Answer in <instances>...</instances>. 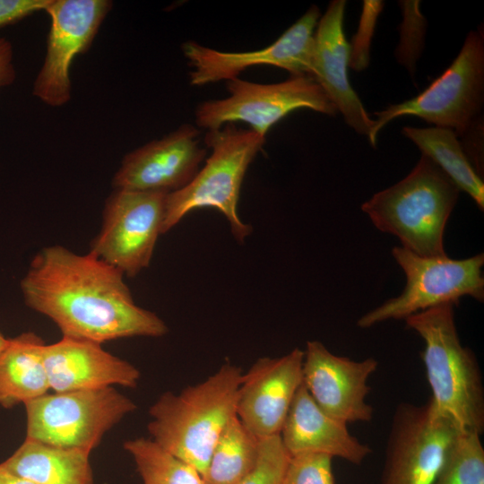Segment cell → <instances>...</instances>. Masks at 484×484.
Instances as JSON below:
<instances>
[{
  "mask_svg": "<svg viewBox=\"0 0 484 484\" xmlns=\"http://www.w3.org/2000/svg\"><path fill=\"white\" fill-rule=\"evenodd\" d=\"M0 484H36V483L8 471L0 463Z\"/></svg>",
  "mask_w": 484,
  "mask_h": 484,
  "instance_id": "32",
  "label": "cell"
},
{
  "mask_svg": "<svg viewBox=\"0 0 484 484\" xmlns=\"http://www.w3.org/2000/svg\"><path fill=\"white\" fill-rule=\"evenodd\" d=\"M319 9L312 5L304 15L272 44L247 52H223L194 41L183 44L184 56L193 71L190 83L202 86L229 81L251 66L273 65L287 70L291 76L309 75L310 56Z\"/></svg>",
  "mask_w": 484,
  "mask_h": 484,
  "instance_id": "13",
  "label": "cell"
},
{
  "mask_svg": "<svg viewBox=\"0 0 484 484\" xmlns=\"http://www.w3.org/2000/svg\"><path fill=\"white\" fill-rule=\"evenodd\" d=\"M460 190L428 156L402 180L361 205L375 227L420 256L447 255L444 235Z\"/></svg>",
  "mask_w": 484,
  "mask_h": 484,
  "instance_id": "4",
  "label": "cell"
},
{
  "mask_svg": "<svg viewBox=\"0 0 484 484\" xmlns=\"http://www.w3.org/2000/svg\"><path fill=\"white\" fill-rule=\"evenodd\" d=\"M8 339L5 338L1 333H0V352L3 350V349L7 344Z\"/></svg>",
  "mask_w": 484,
  "mask_h": 484,
  "instance_id": "33",
  "label": "cell"
},
{
  "mask_svg": "<svg viewBox=\"0 0 484 484\" xmlns=\"http://www.w3.org/2000/svg\"><path fill=\"white\" fill-rule=\"evenodd\" d=\"M13 58L12 43L5 38H0V88L11 85L16 78Z\"/></svg>",
  "mask_w": 484,
  "mask_h": 484,
  "instance_id": "31",
  "label": "cell"
},
{
  "mask_svg": "<svg viewBox=\"0 0 484 484\" xmlns=\"http://www.w3.org/2000/svg\"><path fill=\"white\" fill-rule=\"evenodd\" d=\"M480 434L457 429L432 484H484Z\"/></svg>",
  "mask_w": 484,
  "mask_h": 484,
  "instance_id": "25",
  "label": "cell"
},
{
  "mask_svg": "<svg viewBox=\"0 0 484 484\" xmlns=\"http://www.w3.org/2000/svg\"><path fill=\"white\" fill-rule=\"evenodd\" d=\"M290 457L280 435L260 438L257 462L238 484H281Z\"/></svg>",
  "mask_w": 484,
  "mask_h": 484,
  "instance_id": "26",
  "label": "cell"
},
{
  "mask_svg": "<svg viewBox=\"0 0 484 484\" xmlns=\"http://www.w3.org/2000/svg\"><path fill=\"white\" fill-rule=\"evenodd\" d=\"M124 276L90 252L52 246L35 255L21 290L25 304L51 319L65 337L102 344L165 335L167 324L134 303Z\"/></svg>",
  "mask_w": 484,
  "mask_h": 484,
  "instance_id": "1",
  "label": "cell"
},
{
  "mask_svg": "<svg viewBox=\"0 0 484 484\" xmlns=\"http://www.w3.org/2000/svg\"><path fill=\"white\" fill-rule=\"evenodd\" d=\"M198 130L183 125L125 156L113 177L116 189L172 193L186 186L206 156Z\"/></svg>",
  "mask_w": 484,
  "mask_h": 484,
  "instance_id": "16",
  "label": "cell"
},
{
  "mask_svg": "<svg viewBox=\"0 0 484 484\" xmlns=\"http://www.w3.org/2000/svg\"><path fill=\"white\" fill-rule=\"evenodd\" d=\"M457 429L428 402L400 403L393 415L380 484H432Z\"/></svg>",
  "mask_w": 484,
  "mask_h": 484,
  "instance_id": "11",
  "label": "cell"
},
{
  "mask_svg": "<svg viewBox=\"0 0 484 484\" xmlns=\"http://www.w3.org/2000/svg\"><path fill=\"white\" fill-rule=\"evenodd\" d=\"M242 376L238 366L226 362L178 393H162L149 410L151 439L202 475L218 438L236 416Z\"/></svg>",
  "mask_w": 484,
  "mask_h": 484,
  "instance_id": "2",
  "label": "cell"
},
{
  "mask_svg": "<svg viewBox=\"0 0 484 484\" xmlns=\"http://www.w3.org/2000/svg\"><path fill=\"white\" fill-rule=\"evenodd\" d=\"M124 448L133 458L142 484H203L195 468L151 438L127 440Z\"/></svg>",
  "mask_w": 484,
  "mask_h": 484,
  "instance_id": "24",
  "label": "cell"
},
{
  "mask_svg": "<svg viewBox=\"0 0 484 484\" xmlns=\"http://www.w3.org/2000/svg\"><path fill=\"white\" fill-rule=\"evenodd\" d=\"M111 6L108 0L49 1L47 53L33 85V94L44 103L58 107L70 99L71 64L91 48Z\"/></svg>",
  "mask_w": 484,
  "mask_h": 484,
  "instance_id": "12",
  "label": "cell"
},
{
  "mask_svg": "<svg viewBox=\"0 0 484 484\" xmlns=\"http://www.w3.org/2000/svg\"><path fill=\"white\" fill-rule=\"evenodd\" d=\"M169 193L116 189L107 199L102 225L90 253L135 277L151 263L161 235Z\"/></svg>",
  "mask_w": 484,
  "mask_h": 484,
  "instance_id": "10",
  "label": "cell"
},
{
  "mask_svg": "<svg viewBox=\"0 0 484 484\" xmlns=\"http://www.w3.org/2000/svg\"><path fill=\"white\" fill-rule=\"evenodd\" d=\"M392 255L406 277L402 292L361 315L357 324L369 328L387 320L406 319L410 315L445 304L458 306L462 297L482 302L484 255L464 259L420 256L402 246Z\"/></svg>",
  "mask_w": 484,
  "mask_h": 484,
  "instance_id": "8",
  "label": "cell"
},
{
  "mask_svg": "<svg viewBox=\"0 0 484 484\" xmlns=\"http://www.w3.org/2000/svg\"><path fill=\"white\" fill-rule=\"evenodd\" d=\"M332 462L333 457L324 454L293 455L281 484H336Z\"/></svg>",
  "mask_w": 484,
  "mask_h": 484,
  "instance_id": "28",
  "label": "cell"
},
{
  "mask_svg": "<svg viewBox=\"0 0 484 484\" xmlns=\"http://www.w3.org/2000/svg\"><path fill=\"white\" fill-rule=\"evenodd\" d=\"M346 1H332L317 22L309 76L323 89L356 133L369 137L375 125L348 79L350 44L343 31Z\"/></svg>",
  "mask_w": 484,
  "mask_h": 484,
  "instance_id": "17",
  "label": "cell"
},
{
  "mask_svg": "<svg viewBox=\"0 0 484 484\" xmlns=\"http://www.w3.org/2000/svg\"><path fill=\"white\" fill-rule=\"evenodd\" d=\"M260 438L234 416L218 438L206 468L203 484H238L255 467Z\"/></svg>",
  "mask_w": 484,
  "mask_h": 484,
  "instance_id": "23",
  "label": "cell"
},
{
  "mask_svg": "<svg viewBox=\"0 0 484 484\" xmlns=\"http://www.w3.org/2000/svg\"><path fill=\"white\" fill-rule=\"evenodd\" d=\"M264 142V136L252 130L238 129L232 124L208 131L205 143L212 154L186 186L168 194L161 234L190 212L212 207L225 216L235 239L242 243L252 233V227L238 214L240 189L249 165Z\"/></svg>",
  "mask_w": 484,
  "mask_h": 484,
  "instance_id": "5",
  "label": "cell"
},
{
  "mask_svg": "<svg viewBox=\"0 0 484 484\" xmlns=\"http://www.w3.org/2000/svg\"><path fill=\"white\" fill-rule=\"evenodd\" d=\"M402 134L412 141L454 183L467 193L480 210L484 209V183L475 169L458 136L442 127H403Z\"/></svg>",
  "mask_w": 484,
  "mask_h": 484,
  "instance_id": "22",
  "label": "cell"
},
{
  "mask_svg": "<svg viewBox=\"0 0 484 484\" xmlns=\"http://www.w3.org/2000/svg\"><path fill=\"white\" fill-rule=\"evenodd\" d=\"M378 367L370 357L353 360L332 353L322 342L309 341L304 350L303 385L328 415L346 424L369 422L373 407L367 402L368 379Z\"/></svg>",
  "mask_w": 484,
  "mask_h": 484,
  "instance_id": "14",
  "label": "cell"
},
{
  "mask_svg": "<svg viewBox=\"0 0 484 484\" xmlns=\"http://www.w3.org/2000/svg\"><path fill=\"white\" fill-rule=\"evenodd\" d=\"M484 40L480 30L471 31L452 65L424 91L404 102L375 112L368 137L375 146L379 131L390 121L415 116L436 127L450 129L459 137L473 128L483 105Z\"/></svg>",
  "mask_w": 484,
  "mask_h": 484,
  "instance_id": "6",
  "label": "cell"
},
{
  "mask_svg": "<svg viewBox=\"0 0 484 484\" xmlns=\"http://www.w3.org/2000/svg\"><path fill=\"white\" fill-rule=\"evenodd\" d=\"M44 345V341L31 332L8 339L0 352L1 407L11 409L48 393Z\"/></svg>",
  "mask_w": 484,
  "mask_h": 484,
  "instance_id": "21",
  "label": "cell"
},
{
  "mask_svg": "<svg viewBox=\"0 0 484 484\" xmlns=\"http://www.w3.org/2000/svg\"><path fill=\"white\" fill-rule=\"evenodd\" d=\"M304 350L258 359L243 373L236 415L258 438L280 435L293 399L303 383Z\"/></svg>",
  "mask_w": 484,
  "mask_h": 484,
  "instance_id": "15",
  "label": "cell"
},
{
  "mask_svg": "<svg viewBox=\"0 0 484 484\" xmlns=\"http://www.w3.org/2000/svg\"><path fill=\"white\" fill-rule=\"evenodd\" d=\"M50 0H0V28L46 9Z\"/></svg>",
  "mask_w": 484,
  "mask_h": 484,
  "instance_id": "30",
  "label": "cell"
},
{
  "mask_svg": "<svg viewBox=\"0 0 484 484\" xmlns=\"http://www.w3.org/2000/svg\"><path fill=\"white\" fill-rule=\"evenodd\" d=\"M400 5L403 11V22L396 56L399 62L412 73L422 49L426 21L419 10V1H402Z\"/></svg>",
  "mask_w": 484,
  "mask_h": 484,
  "instance_id": "27",
  "label": "cell"
},
{
  "mask_svg": "<svg viewBox=\"0 0 484 484\" xmlns=\"http://www.w3.org/2000/svg\"><path fill=\"white\" fill-rule=\"evenodd\" d=\"M26 437L91 452L136 404L114 386L46 393L24 404Z\"/></svg>",
  "mask_w": 484,
  "mask_h": 484,
  "instance_id": "7",
  "label": "cell"
},
{
  "mask_svg": "<svg viewBox=\"0 0 484 484\" xmlns=\"http://www.w3.org/2000/svg\"><path fill=\"white\" fill-rule=\"evenodd\" d=\"M43 361L53 392L91 390L114 385L134 388L141 373L102 344L63 336L43 347Z\"/></svg>",
  "mask_w": 484,
  "mask_h": 484,
  "instance_id": "18",
  "label": "cell"
},
{
  "mask_svg": "<svg viewBox=\"0 0 484 484\" xmlns=\"http://www.w3.org/2000/svg\"><path fill=\"white\" fill-rule=\"evenodd\" d=\"M454 306L445 304L410 315L408 328L424 341L422 360L434 411L460 429L484 431V386L477 359L459 339Z\"/></svg>",
  "mask_w": 484,
  "mask_h": 484,
  "instance_id": "3",
  "label": "cell"
},
{
  "mask_svg": "<svg viewBox=\"0 0 484 484\" xmlns=\"http://www.w3.org/2000/svg\"><path fill=\"white\" fill-rule=\"evenodd\" d=\"M229 96L200 103L195 123L208 131L227 124L245 122L251 130L264 136L269 129L290 112L310 108L329 116L338 111L323 89L309 75L261 84L238 78L227 81Z\"/></svg>",
  "mask_w": 484,
  "mask_h": 484,
  "instance_id": "9",
  "label": "cell"
},
{
  "mask_svg": "<svg viewBox=\"0 0 484 484\" xmlns=\"http://www.w3.org/2000/svg\"><path fill=\"white\" fill-rule=\"evenodd\" d=\"M280 436L290 456L324 454L360 465L372 453L367 445L350 433L346 423L328 415L314 402L303 383Z\"/></svg>",
  "mask_w": 484,
  "mask_h": 484,
  "instance_id": "19",
  "label": "cell"
},
{
  "mask_svg": "<svg viewBox=\"0 0 484 484\" xmlns=\"http://www.w3.org/2000/svg\"><path fill=\"white\" fill-rule=\"evenodd\" d=\"M91 452L25 438L1 464L36 484H93Z\"/></svg>",
  "mask_w": 484,
  "mask_h": 484,
  "instance_id": "20",
  "label": "cell"
},
{
  "mask_svg": "<svg viewBox=\"0 0 484 484\" xmlns=\"http://www.w3.org/2000/svg\"><path fill=\"white\" fill-rule=\"evenodd\" d=\"M383 6V1H364L359 25L350 45L349 66L355 71H362L368 65L371 39Z\"/></svg>",
  "mask_w": 484,
  "mask_h": 484,
  "instance_id": "29",
  "label": "cell"
}]
</instances>
